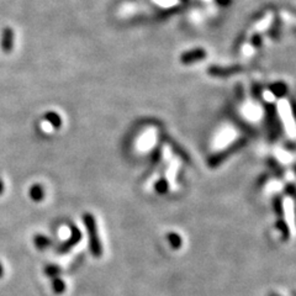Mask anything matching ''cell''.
Wrapping results in <instances>:
<instances>
[{
    "label": "cell",
    "instance_id": "11",
    "mask_svg": "<svg viewBox=\"0 0 296 296\" xmlns=\"http://www.w3.org/2000/svg\"><path fill=\"white\" fill-rule=\"evenodd\" d=\"M4 277V267H3V263L0 262V279Z\"/></svg>",
    "mask_w": 296,
    "mask_h": 296
},
{
    "label": "cell",
    "instance_id": "3",
    "mask_svg": "<svg viewBox=\"0 0 296 296\" xmlns=\"http://www.w3.org/2000/svg\"><path fill=\"white\" fill-rule=\"evenodd\" d=\"M206 56V52L203 50V48H195L193 51H188L182 55V62L184 64H190L194 63V62L201 61L203 58H205Z\"/></svg>",
    "mask_w": 296,
    "mask_h": 296
},
{
    "label": "cell",
    "instance_id": "9",
    "mask_svg": "<svg viewBox=\"0 0 296 296\" xmlns=\"http://www.w3.org/2000/svg\"><path fill=\"white\" fill-rule=\"evenodd\" d=\"M3 38H4L3 41L4 51H5V52H9V51H11V47H13V32H11L10 29L5 30Z\"/></svg>",
    "mask_w": 296,
    "mask_h": 296
},
{
    "label": "cell",
    "instance_id": "10",
    "mask_svg": "<svg viewBox=\"0 0 296 296\" xmlns=\"http://www.w3.org/2000/svg\"><path fill=\"white\" fill-rule=\"evenodd\" d=\"M4 190H5V184H4V180L0 178V195L4 193Z\"/></svg>",
    "mask_w": 296,
    "mask_h": 296
},
{
    "label": "cell",
    "instance_id": "1",
    "mask_svg": "<svg viewBox=\"0 0 296 296\" xmlns=\"http://www.w3.org/2000/svg\"><path fill=\"white\" fill-rule=\"evenodd\" d=\"M84 223L87 227L88 233H89V244H90V251L95 257H99L101 254V246L100 240H99L98 232H96V226L94 217L90 214L84 215Z\"/></svg>",
    "mask_w": 296,
    "mask_h": 296
},
{
    "label": "cell",
    "instance_id": "8",
    "mask_svg": "<svg viewBox=\"0 0 296 296\" xmlns=\"http://www.w3.org/2000/svg\"><path fill=\"white\" fill-rule=\"evenodd\" d=\"M52 289L56 294H62L66 291V283L59 277L52 279Z\"/></svg>",
    "mask_w": 296,
    "mask_h": 296
},
{
    "label": "cell",
    "instance_id": "5",
    "mask_svg": "<svg viewBox=\"0 0 296 296\" xmlns=\"http://www.w3.org/2000/svg\"><path fill=\"white\" fill-rule=\"evenodd\" d=\"M34 244L38 251H46L52 246V240L50 237L42 233H36L34 236Z\"/></svg>",
    "mask_w": 296,
    "mask_h": 296
},
{
    "label": "cell",
    "instance_id": "4",
    "mask_svg": "<svg viewBox=\"0 0 296 296\" xmlns=\"http://www.w3.org/2000/svg\"><path fill=\"white\" fill-rule=\"evenodd\" d=\"M29 196L34 203H42L46 196V191L45 188H43V185L40 184V183L32 184L29 189Z\"/></svg>",
    "mask_w": 296,
    "mask_h": 296
},
{
    "label": "cell",
    "instance_id": "2",
    "mask_svg": "<svg viewBox=\"0 0 296 296\" xmlns=\"http://www.w3.org/2000/svg\"><path fill=\"white\" fill-rule=\"evenodd\" d=\"M69 228H71V237H69L64 243H62L61 247L57 249L58 253H67V252L71 251V249L73 248L80 240H82V232L78 230L77 226L72 223Z\"/></svg>",
    "mask_w": 296,
    "mask_h": 296
},
{
    "label": "cell",
    "instance_id": "6",
    "mask_svg": "<svg viewBox=\"0 0 296 296\" xmlns=\"http://www.w3.org/2000/svg\"><path fill=\"white\" fill-rule=\"evenodd\" d=\"M43 120H45L46 122H48V124L56 130H58L59 127L62 126V117L59 116L57 112H55V111H47V112L43 115Z\"/></svg>",
    "mask_w": 296,
    "mask_h": 296
},
{
    "label": "cell",
    "instance_id": "7",
    "mask_svg": "<svg viewBox=\"0 0 296 296\" xmlns=\"http://www.w3.org/2000/svg\"><path fill=\"white\" fill-rule=\"evenodd\" d=\"M43 272H45V274L47 275L48 278L53 279V278L59 277V274H61L62 269L58 267V265H56V264H46L45 265V269H43Z\"/></svg>",
    "mask_w": 296,
    "mask_h": 296
}]
</instances>
